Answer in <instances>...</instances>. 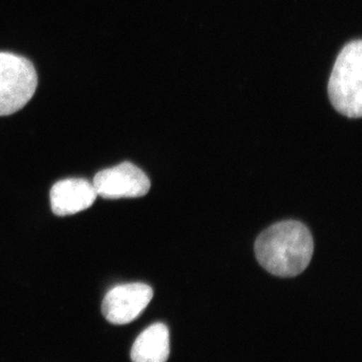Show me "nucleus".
I'll return each instance as SVG.
<instances>
[{
	"mask_svg": "<svg viewBox=\"0 0 362 362\" xmlns=\"http://www.w3.org/2000/svg\"><path fill=\"white\" fill-rule=\"evenodd\" d=\"M94 185L83 178H68L52 187L49 199L52 213L71 216L89 209L97 199Z\"/></svg>",
	"mask_w": 362,
	"mask_h": 362,
	"instance_id": "nucleus-6",
	"label": "nucleus"
},
{
	"mask_svg": "<svg viewBox=\"0 0 362 362\" xmlns=\"http://www.w3.org/2000/svg\"><path fill=\"white\" fill-rule=\"evenodd\" d=\"M37 87L32 62L11 52H0V116L21 110Z\"/></svg>",
	"mask_w": 362,
	"mask_h": 362,
	"instance_id": "nucleus-3",
	"label": "nucleus"
},
{
	"mask_svg": "<svg viewBox=\"0 0 362 362\" xmlns=\"http://www.w3.org/2000/svg\"><path fill=\"white\" fill-rule=\"evenodd\" d=\"M97 195L107 199H135L148 194V176L130 162L104 169L93 181Z\"/></svg>",
	"mask_w": 362,
	"mask_h": 362,
	"instance_id": "nucleus-4",
	"label": "nucleus"
},
{
	"mask_svg": "<svg viewBox=\"0 0 362 362\" xmlns=\"http://www.w3.org/2000/svg\"><path fill=\"white\" fill-rule=\"evenodd\" d=\"M170 354L168 326L156 323L136 338L131 349L133 362H166Z\"/></svg>",
	"mask_w": 362,
	"mask_h": 362,
	"instance_id": "nucleus-7",
	"label": "nucleus"
},
{
	"mask_svg": "<svg viewBox=\"0 0 362 362\" xmlns=\"http://www.w3.org/2000/svg\"><path fill=\"white\" fill-rule=\"evenodd\" d=\"M335 110L349 118L362 115V42H349L338 54L328 84Z\"/></svg>",
	"mask_w": 362,
	"mask_h": 362,
	"instance_id": "nucleus-2",
	"label": "nucleus"
},
{
	"mask_svg": "<svg viewBox=\"0 0 362 362\" xmlns=\"http://www.w3.org/2000/svg\"><path fill=\"white\" fill-rule=\"evenodd\" d=\"M309 228L297 221L275 223L259 235L255 244L257 259L278 277L289 278L306 270L313 256Z\"/></svg>",
	"mask_w": 362,
	"mask_h": 362,
	"instance_id": "nucleus-1",
	"label": "nucleus"
},
{
	"mask_svg": "<svg viewBox=\"0 0 362 362\" xmlns=\"http://www.w3.org/2000/svg\"><path fill=\"white\" fill-rule=\"evenodd\" d=\"M152 298L153 290L144 283L116 286L105 296L102 313L109 322L124 325L141 315Z\"/></svg>",
	"mask_w": 362,
	"mask_h": 362,
	"instance_id": "nucleus-5",
	"label": "nucleus"
}]
</instances>
